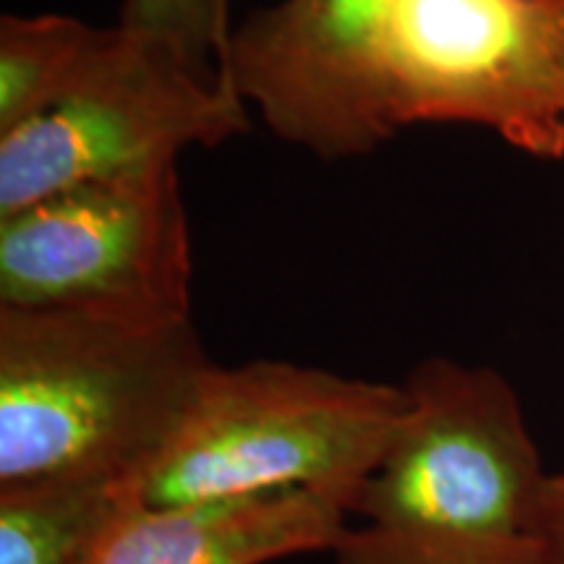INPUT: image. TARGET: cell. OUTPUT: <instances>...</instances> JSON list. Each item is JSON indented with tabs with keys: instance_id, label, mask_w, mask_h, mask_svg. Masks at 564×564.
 I'll return each mask as SVG.
<instances>
[{
	"instance_id": "cell-1",
	"label": "cell",
	"mask_w": 564,
	"mask_h": 564,
	"mask_svg": "<svg viewBox=\"0 0 564 564\" xmlns=\"http://www.w3.org/2000/svg\"><path fill=\"white\" fill-rule=\"evenodd\" d=\"M209 366L192 316L0 306V489L141 486Z\"/></svg>"
},
{
	"instance_id": "cell-2",
	"label": "cell",
	"mask_w": 564,
	"mask_h": 564,
	"mask_svg": "<svg viewBox=\"0 0 564 564\" xmlns=\"http://www.w3.org/2000/svg\"><path fill=\"white\" fill-rule=\"evenodd\" d=\"M382 460L350 499L335 564H535L546 478L499 371L426 358Z\"/></svg>"
},
{
	"instance_id": "cell-3",
	"label": "cell",
	"mask_w": 564,
	"mask_h": 564,
	"mask_svg": "<svg viewBox=\"0 0 564 564\" xmlns=\"http://www.w3.org/2000/svg\"><path fill=\"white\" fill-rule=\"evenodd\" d=\"M408 408L405 387L288 361L209 366L141 502L316 491L348 514Z\"/></svg>"
},
{
	"instance_id": "cell-4",
	"label": "cell",
	"mask_w": 564,
	"mask_h": 564,
	"mask_svg": "<svg viewBox=\"0 0 564 564\" xmlns=\"http://www.w3.org/2000/svg\"><path fill=\"white\" fill-rule=\"evenodd\" d=\"M246 129V102L228 84L204 79L165 42L121 24L102 30L68 95L0 133V217Z\"/></svg>"
},
{
	"instance_id": "cell-5",
	"label": "cell",
	"mask_w": 564,
	"mask_h": 564,
	"mask_svg": "<svg viewBox=\"0 0 564 564\" xmlns=\"http://www.w3.org/2000/svg\"><path fill=\"white\" fill-rule=\"evenodd\" d=\"M0 306L192 316L178 165L82 183L0 217Z\"/></svg>"
},
{
	"instance_id": "cell-6",
	"label": "cell",
	"mask_w": 564,
	"mask_h": 564,
	"mask_svg": "<svg viewBox=\"0 0 564 564\" xmlns=\"http://www.w3.org/2000/svg\"><path fill=\"white\" fill-rule=\"evenodd\" d=\"M390 108L470 123L535 160L564 158V45L549 0H394Z\"/></svg>"
},
{
	"instance_id": "cell-7",
	"label": "cell",
	"mask_w": 564,
	"mask_h": 564,
	"mask_svg": "<svg viewBox=\"0 0 564 564\" xmlns=\"http://www.w3.org/2000/svg\"><path fill=\"white\" fill-rule=\"evenodd\" d=\"M394 0H282L230 34L217 79L288 144L322 160L369 154L398 133L387 40Z\"/></svg>"
},
{
	"instance_id": "cell-8",
	"label": "cell",
	"mask_w": 564,
	"mask_h": 564,
	"mask_svg": "<svg viewBox=\"0 0 564 564\" xmlns=\"http://www.w3.org/2000/svg\"><path fill=\"white\" fill-rule=\"evenodd\" d=\"M335 499L278 491L228 502L158 507L131 497L87 564H272L333 552L348 528Z\"/></svg>"
},
{
	"instance_id": "cell-9",
	"label": "cell",
	"mask_w": 564,
	"mask_h": 564,
	"mask_svg": "<svg viewBox=\"0 0 564 564\" xmlns=\"http://www.w3.org/2000/svg\"><path fill=\"white\" fill-rule=\"evenodd\" d=\"M139 486L58 478L0 489V564H87Z\"/></svg>"
},
{
	"instance_id": "cell-10",
	"label": "cell",
	"mask_w": 564,
	"mask_h": 564,
	"mask_svg": "<svg viewBox=\"0 0 564 564\" xmlns=\"http://www.w3.org/2000/svg\"><path fill=\"white\" fill-rule=\"evenodd\" d=\"M100 32L61 13L0 19V133L19 129L68 95Z\"/></svg>"
},
{
	"instance_id": "cell-11",
	"label": "cell",
	"mask_w": 564,
	"mask_h": 564,
	"mask_svg": "<svg viewBox=\"0 0 564 564\" xmlns=\"http://www.w3.org/2000/svg\"><path fill=\"white\" fill-rule=\"evenodd\" d=\"M121 26L165 42L188 68L209 79V55H217L209 0H123Z\"/></svg>"
},
{
	"instance_id": "cell-12",
	"label": "cell",
	"mask_w": 564,
	"mask_h": 564,
	"mask_svg": "<svg viewBox=\"0 0 564 564\" xmlns=\"http://www.w3.org/2000/svg\"><path fill=\"white\" fill-rule=\"evenodd\" d=\"M535 564H564V474L549 476L535 518Z\"/></svg>"
},
{
	"instance_id": "cell-13",
	"label": "cell",
	"mask_w": 564,
	"mask_h": 564,
	"mask_svg": "<svg viewBox=\"0 0 564 564\" xmlns=\"http://www.w3.org/2000/svg\"><path fill=\"white\" fill-rule=\"evenodd\" d=\"M228 6L230 0H209L212 9V19H215V30H217V58H220V66L228 55V45H230V17H228Z\"/></svg>"
},
{
	"instance_id": "cell-14",
	"label": "cell",
	"mask_w": 564,
	"mask_h": 564,
	"mask_svg": "<svg viewBox=\"0 0 564 564\" xmlns=\"http://www.w3.org/2000/svg\"><path fill=\"white\" fill-rule=\"evenodd\" d=\"M549 6H552V17H554L556 32H560V40L564 45V0H549Z\"/></svg>"
}]
</instances>
